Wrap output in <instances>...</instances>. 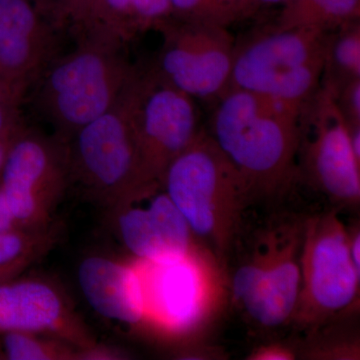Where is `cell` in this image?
<instances>
[{
	"label": "cell",
	"mask_w": 360,
	"mask_h": 360,
	"mask_svg": "<svg viewBox=\"0 0 360 360\" xmlns=\"http://www.w3.org/2000/svg\"><path fill=\"white\" fill-rule=\"evenodd\" d=\"M213 115V141L243 177L251 198L272 196L296 179L303 103L227 89Z\"/></svg>",
	"instance_id": "6da1fadb"
},
{
	"label": "cell",
	"mask_w": 360,
	"mask_h": 360,
	"mask_svg": "<svg viewBox=\"0 0 360 360\" xmlns=\"http://www.w3.org/2000/svg\"><path fill=\"white\" fill-rule=\"evenodd\" d=\"M162 186L198 245L225 266L252 198L245 179L212 135L200 130L188 148L168 165Z\"/></svg>",
	"instance_id": "7a4b0ae2"
},
{
	"label": "cell",
	"mask_w": 360,
	"mask_h": 360,
	"mask_svg": "<svg viewBox=\"0 0 360 360\" xmlns=\"http://www.w3.org/2000/svg\"><path fill=\"white\" fill-rule=\"evenodd\" d=\"M304 221L291 214L271 217L234 271L232 302L258 328L290 324L300 295Z\"/></svg>",
	"instance_id": "3957f363"
},
{
	"label": "cell",
	"mask_w": 360,
	"mask_h": 360,
	"mask_svg": "<svg viewBox=\"0 0 360 360\" xmlns=\"http://www.w3.org/2000/svg\"><path fill=\"white\" fill-rule=\"evenodd\" d=\"M359 288L348 229L338 212L305 217L300 295L290 323L317 333L359 305Z\"/></svg>",
	"instance_id": "277c9868"
},
{
	"label": "cell",
	"mask_w": 360,
	"mask_h": 360,
	"mask_svg": "<svg viewBox=\"0 0 360 360\" xmlns=\"http://www.w3.org/2000/svg\"><path fill=\"white\" fill-rule=\"evenodd\" d=\"M330 32L274 25L236 44L229 89L305 103L321 84Z\"/></svg>",
	"instance_id": "5b68a950"
},
{
	"label": "cell",
	"mask_w": 360,
	"mask_h": 360,
	"mask_svg": "<svg viewBox=\"0 0 360 360\" xmlns=\"http://www.w3.org/2000/svg\"><path fill=\"white\" fill-rule=\"evenodd\" d=\"M340 207L360 201V161L335 91L322 82L303 103L298 127L296 177Z\"/></svg>",
	"instance_id": "8992f818"
},
{
	"label": "cell",
	"mask_w": 360,
	"mask_h": 360,
	"mask_svg": "<svg viewBox=\"0 0 360 360\" xmlns=\"http://www.w3.org/2000/svg\"><path fill=\"white\" fill-rule=\"evenodd\" d=\"M127 101L139 155V184L162 182L168 165L200 132L193 97L155 72L132 78Z\"/></svg>",
	"instance_id": "52a82bcc"
},
{
	"label": "cell",
	"mask_w": 360,
	"mask_h": 360,
	"mask_svg": "<svg viewBox=\"0 0 360 360\" xmlns=\"http://www.w3.org/2000/svg\"><path fill=\"white\" fill-rule=\"evenodd\" d=\"M141 272L146 324L169 335L200 329L219 296L220 265L203 248L172 262H137Z\"/></svg>",
	"instance_id": "ba28073f"
},
{
	"label": "cell",
	"mask_w": 360,
	"mask_h": 360,
	"mask_svg": "<svg viewBox=\"0 0 360 360\" xmlns=\"http://www.w3.org/2000/svg\"><path fill=\"white\" fill-rule=\"evenodd\" d=\"M158 30L165 44L156 73L165 82L203 98L229 89L236 42L227 27L172 18Z\"/></svg>",
	"instance_id": "9c48e42d"
},
{
	"label": "cell",
	"mask_w": 360,
	"mask_h": 360,
	"mask_svg": "<svg viewBox=\"0 0 360 360\" xmlns=\"http://www.w3.org/2000/svg\"><path fill=\"white\" fill-rule=\"evenodd\" d=\"M134 77L106 51H78L49 72L44 86L49 110L58 124L77 132L115 108Z\"/></svg>",
	"instance_id": "30bf717a"
},
{
	"label": "cell",
	"mask_w": 360,
	"mask_h": 360,
	"mask_svg": "<svg viewBox=\"0 0 360 360\" xmlns=\"http://www.w3.org/2000/svg\"><path fill=\"white\" fill-rule=\"evenodd\" d=\"M115 224L123 245L137 262H172L200 248L160 181L137 184L120 195Z\"/></svg>",
	"instance_id": "8fae6325"
},
{
	"label": "cell",
	"mask_w": 360,
	"mask_h": 360,
	"mask_svg": "<svg viewBox=\"0 0 360 360\" xmlns=\"http://www.w3.org/2000/svg\"><path fill=\"white\" fill-rule=\"evenodd\" d=\"M127 86L115 108L77 130L75 146L78 167L86 181L113 194L116 200L139 184V155Z\"/></svg>",
	"instance_id": "7c38bea8"
},
{
	"label": "cell",
	"mask_w": 360,
	"mask_h": 360,
	"mask_svg": "<svg viewBox=\"0 0 360 360\" xmlns=\"http://www.w3.org/2000/svg\"><path fill=\"white\" fill-rule=\"evenodd\" d=\"M58 163L51 148L39 139L18 142L9 153L2 193L14 221L41 224L59 186Z\"/></svg>",
	"instance_id": "4fadbf2b"
},
{
	"label": "cell",
	"mask_w": 360,
	"mask_h": 360,
	"mask_svg": "<svg viewBox=\"0 0 360 360\" xmlns=\"http://www.w3.org/2000/svg\"><path fill=\"white\" fill-rule=\"evenodd\" d=\"M78 284L99 316L129 328L146 324V300L137 264L90 255L80 262Z\"/></svg>",
	"instance_id": "5bb4252c"
},
{
	"label": "cell",
	"mask_w": 360,
	"mask_h": 360,
	"mask_svg": "<svg viewBox=\"0 0 360 360\" xmlns=\"http://www.w3.org/2000/svg\"><path fill=\"white\" fill-rule=\"evenodd\" d=\"M0 330L54 333L90 348L63 295L40 279L0 286Z\"/></svg>",
	"instance_id": "9a60e30c"
},
{
	"label": "cell",
	"mask_w": 360,
	"mask_h": 360,
	"mask_svg": "<svg viewBox=\"0 0 360 360\" xmlns=\"http://www.w3.org/2000/svg\"><path fill=\"white\" fill-rule=\"evenodd\" d=\"M44 32L32 0H0V63L11 70L34 66Z\"/></svg>",
	"instance_id": "2e32d148"
},
{
	"label": "cell",
	"mask_w": 360,
	"mask_h": 360,
	"mask_svg": "<svg viewBox=\"0 0 360 360\" xmlns=\"http://www.w3.org/2000/svg\"><path fill=\"white\" fill-rule=\"evenodd\" d=\"M360 18V0H288L276 27H309L333 32Z\"/></svg>",
	"instance_id": "e0dca14e"
},
{
	"label": "cell",
	"mask_w": 360,
	"mask_h": 360,
	"mask_svg": "<svg viewBox=\"0 0 360 360\" xmlns=\"http://www.w3.org/2000/svg\"><path fill=\"white\" fill-rule=\"evenodd\" d=\"M360 77V21H352L329 35L321 80L336 86Z\"/></svg>",
	"instance_id": "ac0fdd59"
},
{
	"label": "cell",
	"mask_w": 360,
	"mask_h": 360,
	"mask_svg": "<svg viewBox=\"0 0 360 360\" xmlns=\"http://www.w3.org/2000/svg\"><path fill=\"white\" fill-rule=\"evenodd\" d=\"M172 18L229 27L245 18L238 0H169Z\"/></svg>",
	"instance_id": "d6986e66"
},
{
	"label": "cell",
	"mask_w": 360,
	"mask_h": 360,
	"mask_svg": "<svg viewBox=\"0 0 360 360\" xmlns=\"http://www.w3.org/2000/svg\"><path fill=\"white\" fill-rule=\"evenodd\" d=\"M7 359L11 360H49L68 359L70 352L56 342L44 340L37 333L8 331L4 338Z\"/></svg>",
	"instance_id": "ffe728a7"
},
{
	"label": "cell",
	"mask_w": 360,
	"mask_h": 360,
	"mask_svg": "<svg viewBox=\"0 0 360 360\" xmlns=\"http://www.w3.org/2000/svg\"><path fill=\"white\" fill-rule=\"evenodd\" d=\"M97 22L110 26L116 32L137 30L132 0H98Z\"/></svg>",
	"instance_id": "44dd1931"
},
{
	"label": "cell",
	"mask_w": 360,
	"mask_h": 360,
	"mask_svg": "<svg viewBox=\"0 0 360 360\" xmlns=\"http://www.w3.org/2000/svg\"><path fill=\"white\" fill-rule=\"evenodd\" d=\"M137 30L160 28L172 18L169 0H132Z\"/></svg>",
	"instance_id": "7402d4cb"
},
{
	"label": "cell",
	"mask_w": 360,
	"mask_h": 360,
	"mask_svg": "<svg viewBox=\"0 0 360 360\" xmlns=\"http://www.w3.org/2000/svg\"><path fill=\"white\" fill-rule=\"evenodd\" d=\"M329 85L335 91L336 103L348 127L360 125V77L347 80L336 86Z\"/></svg>",
	"instance_id": "603a6c76"
},
{
	"label": "cell",
	"mask_w": 360,
	"mask_h": 360,
	"mask_svg": "<svg viewBox=\"0 0 360 360\" xmlns=\"http://www.w3.org/2000/svg\"><path fill=\"white\" fill-rule=\"evenodd\" d=\"M56 11L65 18L82 23L96 22L98 0H53Z\"/></svg>",
	"instance_id": "cb8c5ba5"
},
{
	"label": "cell",
	"mask_w": 360,
	"mask_h": 360,
	"mask_svg": "<svg viewBox=\"0 0 360 360\" xmlns=\"http://www.w3.org/2000/svg\"><path fill=\"white\" fill-rule=\"evenodd\" d=\"M26 239L8 231L0 232V265L18 259L27 250Z\"/></svg>",
	"instance_id": "d4e9b609"
},
{
	"label": "cell",
	"mask_w": 360,
	"mask_h": 360,
	"mask_svg": "<svg viewBox=\"0 0 360 360\" xmlns=\"http://www.w3.org/2000/svg\"><path fill=\"white\" fill-rule=\"evenodd\" d=\"M248 359L252 360H291L295 359L292 348L279 343H269L255 348Z\"/></svg>",
	"instance_id": "484cf974"
},
{
	"label": "cell",
	"mask_w": 360,
	"mask_h": 360,
	"mask_svg": "<svg viewBox=\"0 0 360 360\" xmlns=\"http://www.w3.org/2000/svg\"><path fill=\"white\" fill-rule=\"evenodd\" d=\"M348 245L354 266L360 271V231L359 225L348 227Z\"/></svg>",
	"instance_id": "4316f807"
},
{
	"label": "cell",
	"mask_w": 360,
	"mask_h": 360,
	"mask_svg": "<svg viewBox=\"0 0 360 360\" xmlns=\"http://www.w3.org/2000/svg\"><path fill=\"white\" fill-rule=\"evenodd\" d=\"M238 1L243 11V16L246 18L255 13L259 7L284 4L288 0H238Z\"/></svg>",
	"instance_id": "83f0119b"
},
{
	"label": "cell",
	"mask_w": 360,
	"mask_h": 360,
	"mask_svg": "<svg viewBox=\"0 0 360 360\" xmlns=\"http://www.w3.org/2000/svg\"><path fill=\"white\" fill-rule=\"evenodd\" d=\"M13 221V213L9 210L4 193L0 191V232L9 231Z\"/></svg>",
	"instance_id": "f1b7e54d"
},
{
	"label": "cell",
	"mask_w": 360,
	"mask_h": 360,
	"mask_svg": "<svg viewBox=\"0 0 360 360\" xmlns=\"http://www.w3.org/2000/svg\"><path fill=\"white\" fill-rule=\"evenodd\" d=\"M4 149H2L1 146H0V167H1L2 163H4Z\"/></svg>",
	"instance_id": "f546056e"
},
{
	"label": "cell",
	"mask_w": 360,
	"mask_h": 360,
	"mask_svg": "<svg viewBox=\"0 0 360 360\" xmlns=\"http://www.w3.org/2000/svg\"><path fill=\"white\" fill-rule=\"evenodd\" d=\"M2 127H4V115H2V111L0 110V131H1Z\"/></svg>",
	"instance_id": "4dcf8cb0"
}]
</instances>
